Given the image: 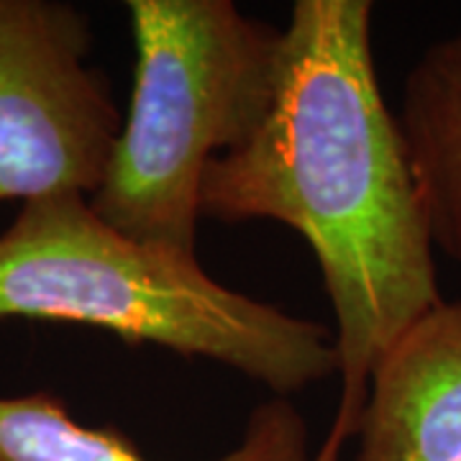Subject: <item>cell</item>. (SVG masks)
Instances as JSON below:
<instances>
[{
    "label": "cell",
    "instance_id": "obj_5",
    "mask_svg": "<svg viewBox=\"0 0 461 461\" xmlns=\"http://www.w3.org/2000/svg\"><path fill=\"white\" fill-rule=\"evenodd\" d=\"M354 461H461V300H441L382 357Z\"/></svg>",
    "mask_w": 461,
    "mask_h": 461
},
{
    "label": "cell",
    "instance_id": "obj_3",
    "mask_svg": "<svg viewBox=\"0 0 461 461\" xmlns=\"http://www.w3.org/2000/svg\"><path fill=\"white\" fill-rule=\"evenodd\" d=\"M133 87L93 211L198 257L205 167L244 144L275 93L282 29L230 0H129Z\"/></svg>",
    "mask_w": 461,
    "mask_h": 461
},
{
    "label": "cell",
    "instance_id": "obj_1",
    "mask_svg": "<svg viewBox=\"0 0 461 461\" xmlns=\"http://www.w3.org/2000/svg\"><path fill=\"white\" fill-rule=\"evenodd\" d=\"M372 18V0H297L262 123L205 167L200 190L203 218L277 221L313 249L341 379L313 461H341L379 357L444 300L397 115L379 87Z\"/></svg>",
    "mask_w": 461,
    "mask_h": 461
},
{
    "label": "cell",
    "instance_id": "obj_7",
    "mask_svg": "<svg viewBox=\"0 0 461 461\" xmlns=\"http://www.w3.org/2000/svg\"><path fill=\"white\" fill-rule=\"evenodd\" d=\"M395 115L433 247L461 267V32L412 62Z\"/></svg>",
    "mask_w": 461,
    "mask_h": 461
},
{
    "label": "cell",
    "instance_id": "obj_6",
    "mask_svg": "<svg viewBox=\"0 0 461 461\" xmlns=\"http://www.w3.org/2000/svg\"><path fill=\"white\" fill-rule=\"evenodd\" d=\"M305 418L287 397L249 412L241 441L215 461H313ZM0 461H149L115 426L90 429L50 393L0 397Z\"/></svg>",
    "mask_w": 461,
    "mask_h": 461
},
{
    "label": "cell",
    "instance_id": "obj_4",
    "mask_svg": "<svg viewBox=\"0 0 461 461\" xmlns=\"http://www.w3.org/2000/svg\"><path fill=\"white\" fill-rule=\"evenodd\" d=\"M90 50L77 5L0 0V203L100 187L123 113Z\"/></svg>",
    "mask_w": 461,
    "mask_h": 461
},
{
    "label": "cell",
    "instance_id": "obj_2",
    "mask_svg": "<svg viewBox=\"0 0 461 461\" xmlns=\"http://www.w3.org/2000/svg\"><path fill=\"white\" fill-rule=\"evenodd\" d=\"M77 323L229 366L290 397L339 375L323 323L213 280L198 257L136 241L87 195L21 203L0 233V321Z\"/></svg>",
    "mask_w": 461,
    "mask_h": 461
}]
</instances>
